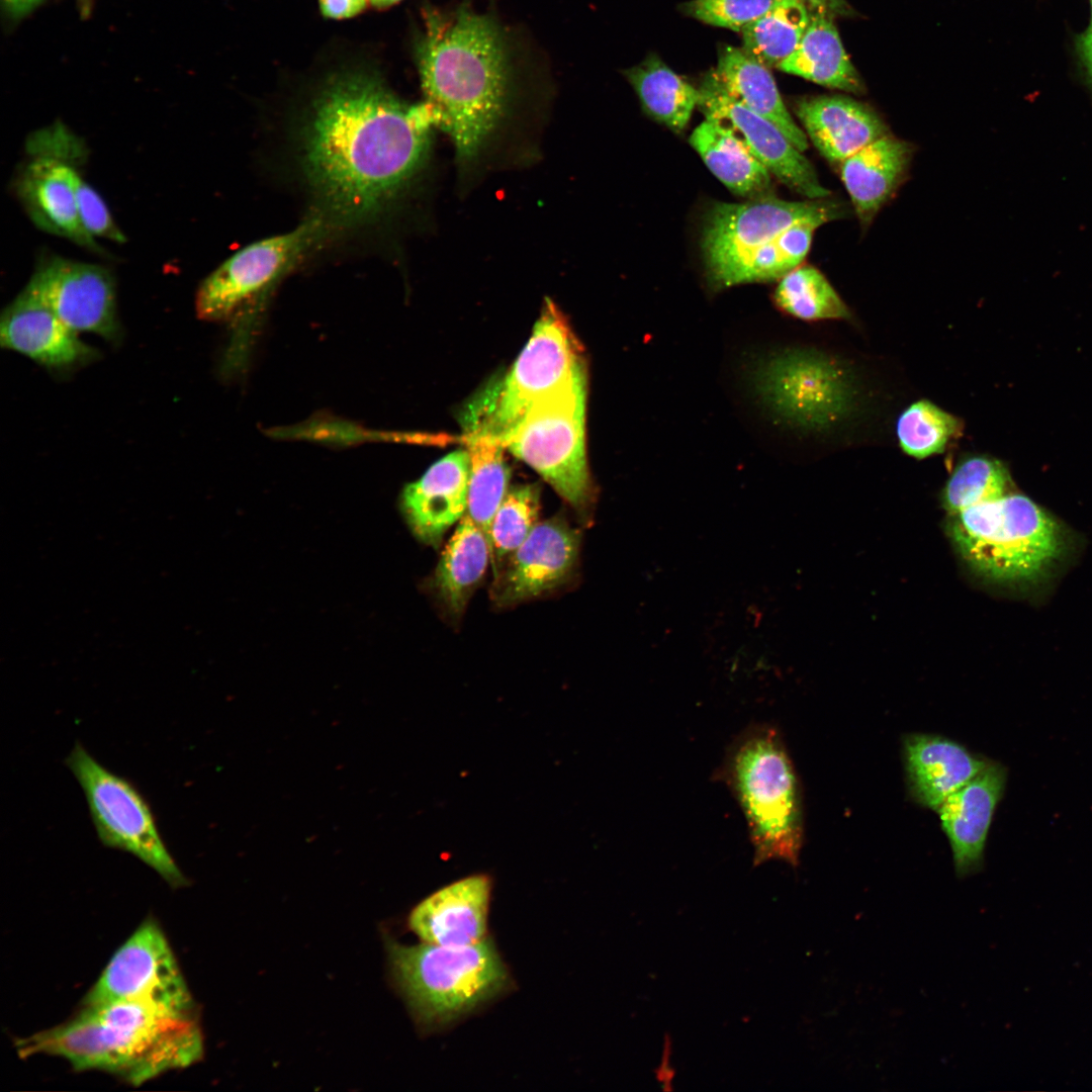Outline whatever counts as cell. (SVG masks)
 Segmentation results:
<instances>
[{"instance_id":"obj_1","label":"cell","mask_w":1092,"mask_h":1092,"mask_svg":"<svg viewBox=\"0 0 1092 1092\" xmlns=\"http://www.w3.org/2000/svg\"><path fill=\"white\" fill-rule=\"evenodd\" d=\"M433 124L424 104L408 105L358 73L328 81L302 128V164L334 225L369 220L387 208L422 168Z\"/></svg>"},{"instance_id":"obj_2","label":"cell","mask_w":1092,"mask_h":1092,"mask_svg":"<svg viewBox=\"0 0 1092 1092\" xmlns=\"http://www.w3.org/2000/svg\"><path fill=\"white\" fill-rule=\"evenodd\" d=\"M424 105L432 123L470 165L508 115L531 65L517 33L468 4L428 7L416 47Z\"/></svg>"},{"instance_id":"obj_3","label":"cell","mask_w":1092,"mask_h":1092,"mask_svg":"<svg viewBox=\"0 0 1092 1092\" xmlns=\"http://www.w3.org/2000/svg\"><path fill=\"white\" fill-rule=\"evenodd\" d=\"M20 1056H58L75 1070H98L140 1085L201 1059L195 1012L140 1000L84 1006L73 1018L21 1038Z\"/></svg>"},{"instance_id":"obj_4","label":"cell","mask_w":1092,"mask_h":1092,"mask_svg":"<svg viewBox=\"0 0 1092 1092\" xmlns=\"http://www.w3.org/2000/svg\"><path fill=\"white\" fill-rule=\"evenodd\" d=\"M716 777L743 813L753 866L781 860L796 867L803 843L801 790L779 730L767 723L747 727L729 745Z\"/></svg>"},{"instance_id":"obj_5","label":"cell","mask_w":1092,"mask_h":1092,"mask_svg":"<svg viewBox=\"0 0 1092 1092\" xmlns=\"http://www.w3.org/2000/svg\"><path fill=\"white\" fill-rule=\"evenodd\" d=\"M946 532L964 560L981 576L1002 583L1034 584L1066 549L1064 528L1021 493L948 515Z\"/></svg>"},{"instance_id":"obj_6","label":"cell","mask_w":1092,"mask_h":1092,"mask_svg":"<svg viewBox=\"0 0 1092 1092\" xmlns=\"http://www.w3.org/2000/svg\"><path fill=\"white\" fill-rule=\"evenodd\" d=\"M392 979L418 1025L447 1027L505 992L508 968L489 937L461 947L386 943Z\"/></svg>"},{"instance_id":"obj_7","label":"cell","mask_w":1092,"mask_h":1092,"mask_svg":"<svg viewBox=\"0 0 1092 1092\" xmlns=\"http://www.w3.org/2000/svg\"><path fill=\"white\" fill-rule=\"evenodd\" d=\"M587 368L536 402L497 442L539 473L583 521L595 503L585 451Z\"/></svg>"},{"instance_id":"obj_8","label":"cell","mask_w":1092,"mask_h":1092,"mask_svg":"<svg viewBox=\"0 0 1092 1092\" xmlns=\"http://www.w3.org/2000/svg\"><path fill=\"white\" fill-rule=\"evenodd\" d=\"M586 368L582 348L564 314L545 299L533 333L510 371L464 414L466 434L500 440L543 397Z\"/></svg>"},{"instance_id":"obj_9","label":"cell","mask_w":1092,"mask_h":1092,"mask_svg":"<svg viewBox=\"0 0 1092 1092\" xmlns=\"http://www.w3.org/2000/svg\"><path fill=\"white\" fill-rule=\"evenodd\" d=\"M83 790L99 841L132 854L173 888L188 881L170 852L153 809L128 779L101 764L79 742L65 759Z\"/></svg>"},{"instance_id":"obj_10","label":"cell","mask_w":1092,"mask_h":1092,"mask_svg":"<svg viewBox=\"0 0 1092 1092\" xmlns=\"http://www.w3.org/2000/svg\"><path fill=\"white\" fill-rule=\"evenodd\" d=\"M840 201H788L775 196L743 203L719 202L708 212L702 252L709 283L716 289L732 286L742 264L761 246L803 221L823 225L847 216Z\"/></svg>"},{"instance_id":"obj_11","label":"cell","mask_w":1092,"mask_h":1092,"mask_svg":"<svg viewBox=\"0 0 1092 1092\" xmlns=\"http://www.w3.org/2000/svg\"><path fill=\"white\" fill-rule=\"evenodd\" d=\"M754 383L779 418L809 430L836 424L849 413L854 399L847 371L832 358L808 350L767 358L756 369Z\"/></svg>"},{"instance_id":"obj_12","label":"cell","mask_w":1092,"mask_h":1092,"mask_svg":"<svg viewBox=\"0 0 1092 1092\" xmlns=\"http://www.w3.org/2000/svg\"><path fill=\"white\" fill-rule=\"evenodd\" d=\"M333 226L318 212L288 233L255 242L234 254L200 284L195 295L198 317L209 322L231 317L270 289Z\"/></svg>"},{"instance_id":"obj_13","label":"cell","mask_w":1092,"mask_h":1092,"mask_svg":"<svg viewBox=\"0 0 1092 1092\" xmlns=\"http://www.w3.org/2000/svg\"><path fill=\"white\" fill-rule=\"evenodd\" d=\"M141 1000L179 1010L194 1004L160 926L147 920L115 951L84 999V1006Z\"/></svg>"},{"instance_id":"obj_14","label":"cell","mask_w":1092,"mask_h":1092,"mask_svg":"<svg viewBox=\"0 0 1092 1092\" xmlns=\"http://www.w3.org/2000/svg\"><path fill=\"white\" fill-rule=\"evenodd\" d=\"M698 89V107L705 118L731 128L781 183L808 199L830 195L803 152L776 124L731 96L715 70L704 77Z\"/></svg>"},{"instance_id":"obj_15","label":"cell","mask_w":1092,"mask_h":1092,"mask_svg":"<svg viewBox=\"0 0 1092 1092\" xmlns=\"http://www.w3.org/2000/svg\"><path fill=\"white\" fill-rule=\"evenodd\" d=\"M27 285L74 332L94 333L107 340L118 337L114 281L102 266L50 258L40 263Z\"/></svg>"},{"instance_id":"obj_16","label":"cell","mask_w":1092,"mask_h":1092,"mask_svg":"<svg viewBox=\"0 0 1092 1092\" xmlns=\"http://www.w3.org/2000/svg\"><path fill=\"white\" fill-rule=\"evenodd\" d=\"M580 532L561 517L538 522L524 543L494 574L491 599L512 606L557 588L572 574Z\"/></svg>"},{"instance_id":"obj_17","label":"cell","mask_w":1092,"mask_h":1092,"mask_svg":"<svg viewBox=\"0 0 1092 1092\" xmlns=\"http://www.w3.org/2000/svg\"><path fill=\"white\" fill-rule=\"evenodd\" d=\"M491 879L474 874L435 891L411 911L410 929L430 944L461 947L486 938Z\"/></svg>"},{"instance_id":"obj_18","label":"cell","mask_w":1092,"mask_h":1092,"mask_svg":"<svg viewBox=\"0 0 1092 1092\" xmlns=\"http://www.w3.org/2000/svg\"><path fill=\"white\" fill-rule=\"evenodd\" d=\"M469 455L457 450L435 462L417 481L407 484L400 508L413 534L439 547L444 534L467 511Z\"/></svg>"},{"instance_id":"obj_19","label":"cell","mask_w":1092,"mask_h":1092,"mask_svg":"<svg viewBox=\"0 0 1092 1092\" xmlns=\"http://www.w3.org/2000/svg\"><path fill=\"white\" fill-rule=\"evenodd\" d=\"M0 343L55 368L90 361L97 355L28 285L2 312Z\"/></svg>"},{"instance_id":"obj_20","label":"cell","mask_w":1092,"mask_h":1092,"mask_svg":"<svg viewBox=\"0 0 1092 1092\" xmlns=\"http://www.w3.org/2000/svg\"><path fill=\"white\" fill-rule=\"evenodd\" d=\"M1005 783V768L989 762L936 810L960 878L970 876L982 867L987 835Z\"/></svg>"},{"instance_id":"obj_21","label":"cell","mask_w":1092,"mask_h":1092,"mask_svg":"<svg viewBox=\"0 0 1092 1092\" xmlns=\"http://www.w3.org/2000/svg\"><path fill=\"white\" fill-rule=\"evenodd\" d=\"M795 113L822 157L832 164L889 134L882 117L868 104L844 95L799 99Z\"/></svg>"},{"instance_id":"obj_22","label":"cell","mask_w":1092,"mask_h":1092,"mask_svg":"<svg viewBox=\"0 0 1092 1092\" xmlns=\"http://www.w3.org/2000/svg\"><path fill=\"white\" fill-rule=\"evenodd\" d=\"M74 168L54 156L30 161L17 181V194L40 230L104 253L80 219L73 186Z\"/></svg>"},{"instance_id":"obj_23","label":"cell","mask_w":1092,"mask_h":1092,"mask_svg":"<svg viewBox=\"0 0 1092 1092\" xmlns=\"http://www.w3.org/2000/svg\"><path fill=\"white\" fill-rule=\"evenodd\" d=\"M914 148L891 133L863 147L840 164V178L862 228L904 182Z\"/></svg>"},{"instance_id":"obj_24","label":"cell","mask_w":1092,"mask_h":1092,"mask_svg":"<svg viewBox=\"0 0 1092 1092\" xmlns=\"http://www.w3.org/2000/svg\"><path fill=\"white\" fill-rule=\"evenodd\" d=\"M904 755L911 793L932 810L989 764L957 742L925 734L907 736Z\"/></svg>"},{"instance_id":"obj_25","label":"cell","mask_w":1092,"mask_h":1092,"mask_svg":"<svg viewBox=\"0 0 1092 1092\" xmlns=\"http://www.w3.org/2000/svg\"><path fill=\"white\" fill-rule=\"evenodd\" d=\"M690 145L712 174L732 193L748 200L774 196L771 174L729 127L705 118Z\"/></svg>"},{"instance_id":"obj_26","label":"cell","mask_w":1092,"mask_h":1092,"mask_svg":"<svg viewBox=\"0 0 1092 1092\" xmlns=\"http://www.w3.org/2000/svg\"><path fill=\"white\" fill-rule=\"evenodd\" d=\"M714 70L731 96L776 124L800 151L808 149V138L787 109L767 67L742 48L724 46Z\"/></svg>"},{"instance_id":"obj_27","label":"cell","mask_w":1092,"mask_h":1092,"mask_svg":"<svg viewBox=\"0 0 1092 1092\" xmlns=\"http://www.w3.org/2000/svg\"><path fill=\"white\" fill-rule=\"evenodd\" d=\"M819 85L862 94L864 84L850 62L833 17L810 11V21L796 51L778 68Z\"/></svg>"},{"instance_id":"obj_28","label":"cell","mask_w":1092,"mask_h":1092,"mask_svg":"<svg viewBox=\"0 0 1092 1092\" xmlns=\"http://www.w3.org/2000/svg\"><path fill=\"white\" fill-rule=\"evenodd\" d=\"M490 558L486 535L465 514L447 542L432 579L437 599L452 618L463 614Z\"/></svg>"},{"instance_id":"obj_29","label":"cell","mask_w":1092,"mask_h":1092,"mask_svg":"<svg viewBox=\"0 0 1092 1092\" xmlns=\"http://www.w3.org/2000/svg\"><path fill=\"white\" fill-rule=\"evenodd\" d=\"M625 75L645 112L673 131H682L698 106L700 91L657 56L628 69Z\"/></svg>"},{"instance_id":"obj_30","label":"cell","mask_w":1092,"mask_h":1092,"mask_svg":"<svg viewBox=\"0 0 1092 1092\" xmlns=\"http://www.w3.org/2000/svg\"><path fill=\"white\" fill-rule=\"evenodd\" d=\"M465 443L469 455L466 514L488 539L492 518L509 490L506 449L496 440L476 434H466Z\"/></svg>"},{"instance_id":"obj_31","label":"cell","mask_w":1092,"mask_h":1092,"mask_svg":"<svg viewBox=\"0 0 1092 1092\" xmlns=\"http://www.w3.org/2000/svg\"><path fill=\"white\" fill-rule=\"evenodd\" d=\"M810 21L800 0H778L761 17L744 28L743 51L768 69L779 68L797 49Z\"/></svg>"},{"instance_id":"obj_32","label":"cell","mask_w":1092,"mask_h":1092,"mask_svg":"<svg viewBox=\"0 0 1092 1092\" xmlns=\"http://www.w3.org/2000/svg\"><path fill=\"white\" fill-rule=\"evenodd\" d=\"M774 298L785 312L804 321L850 317L842 298L813 266H799L781 278Z\"/></svg>"},{"instance_id":"obj_33","label":"cell","mask_w":1092,"mask_h":1092,"mask_svg":"<svg viewBox=\"0 0 1092 1092\" xmlns=\"http://www.w3.org/2000/svg\"><path fill=\"white\" fill-rule=\"evenodd\" d=\"M963 433V422L927 399L910 404L898 418L896 434L907 455L923 459L942 453Z\"/></svg>"},{"instance_id":"obj_34","label":"cell","mask_w":1092,"mask_h":1092,"mask_svg":"<svg viewBox=\"0 0 1092 1092\" xmlns=\"http://www.w3.org/2000/svg\"><path fill=\"white\" fill-rule=\"evenodd\" d=\"M1010 476L1004 465L988 456H970L961 460L949 476L941 494L948 515L1009 493Z\"/></svg>"},{"instance_id":"obj_35","label":"cell","mask_w":1092,"mask_h":1092,"mask_svg":"<svg viewBox=\"0 0 1092 1092\" xmlns=\"http://www.w3.org/2000/svg\"><path fill=\"white\" fill-rule=\"evenodd\" d=\"M540 490L535 484L515 486L508 490L490 525V562L494 574L524 543L538 524Z\"/></svg>"},{"instance_id":"obj_36","label":"cell","mask_w":1092,"mask_h":1092,"mask_svg":"<svg viewBox=\"0 0 1092 1092\" xmlns=\"http://www.w3.org/2000/svg\"><path fill=\"white\" fill-rule=\"evenodd\" d=\"M819 226L812 221L799 222L761 246L738 269L732 286L780 280L801 266L809 253L814 232Z\"/></svg>"},{"instance_id":"obj_37","label":"cell","mask_w":1092,"mask_h":1092,"mask_svg":"<svg viewBox=\"0 0 1092 1092\" xmlns=\"http://www.w3.org/2000/svg\"><path fill=\"white\" fill-rule=\"evenodd\" d=\"M778 0H692L685 12L710 25L742 31L766 13Z\"/></svg>"},{"instance_id":"obj_38","label":"cell","mask_w":1092,"mask_h":1092,"mask_svg":"<svg viewBox=\"0 0 1092 1092\" xmlns=\"http://www.w3.org/2000/svg\"><path fill=\"white\" fill-rule=\"evenodd\" d=\"M73 186L80 219L88 234L94 239L97 237L116 243L125 242L124 235L114 222L103 199L75 169Z\"/></svg>"},{"instance_id":"obj_39","label":"cell","mask_w":1092,"mask_h":1092,"mask_svg":"<svg viewBox=\"0 0 1092 1092\" xmlns=\"http://www.w3.org/2000/svg\"><path fill=\"white\" fill-rule=\"evenodd\" d=\"M368 2V0H318L322 14L338 20L360 14Z\"/></svg>"},{"instance_id":"obj_40","label":"cell","mask_w":1092,"mask_h":1092,"mask_svg":"<svg viewBox=\"0 0 1092 1092\" xmlns=\"http://www.w3.org/2000/svg\"><path fill=\"white\" fill-rule=\"evenodd\" d=\"M1090 22L1078 40L1077 52L1086 81L1092 88V0H1090Z\"/></svg>"},{"instance_id":"obj_41","label":"cell","mask_w":1092,"mask_h":1092,"mask_svg":"<svg viewBox=\"0 0 1092 1092\" xmlns=\"http://www.w3.org/2000/svg\"><path fill=\"white\" fill-rule=\"evenodd\" d=\"M809 11L824 12L833 18L836 16L851 17L855 14L846 0H800Z\"/></svg>"},{"instance_id":"obj_42","label":"cell","mask_w":1092,"mask_h":1092,"mask_svg":"<svg viewBox=\"0 0 1092 1092\" xmlns=\"http://www.w3.org/2000/svg\"><path fill=\"white\" fill-rule=\"evenodd\" d=\"M44 1L46 0H1V4L7 17L13 21H18L29 15Z\"/></svg>"},{"instance_id":"obj_43","label":"cell","mask_w":1092,"mask_h":1092,"mask_svg":"<svg viewBox=\"0 0 1092 1092\" xmlns=\"http://www.w3.org/2000/svg\"><path fill=\"white\" fill-rule=\"evenodd\" d=\"M81 18L90 17L94 8L95 0H76Z\"/></svg>"},{"instance_id":"obj_44","label":"cell","mask_w":1092,"mask_h":1092,"mask_svg":"<svg viewBox=\"0 0 1092 1092\" xmlns=\"http://www.w3.org/2000/svg\"><path fill=\"white\" fill-rule=\"evenodd\" d=\"M368 1L370 2V4L373 7L377 8V9H386V8H389V7L397 4L401 0H368Z\"/></svg>"}]
</instances>
